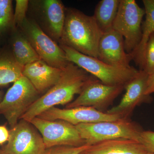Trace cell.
I'll return each mask as SVG.
<instances>
[{"mask_svg": "<svg viewBox=\"0 0 154 154\" xmlns=\"http://www.w3.org/2000/svg\"><path fill=\"white\" fill-rule=\"evenodd\" d=\"M141 70L148 75L154 71V32L150 35L146 44Z\"/></svg>", "mask_w": 154, "mask_h": 154, "instance_id": "22", "label": "cell"}, {"mask_svg": "<svg viewBox=\"0 0 154 154\" xmlns=\"http://www.w3.org/2000/svg\"><path fill=\"white\" fill-rule=\"evenodd\" d=\"M23 68L17 63L13 54L0 53V86L16 82L23 75Z\"/></svg>", "mask_w": 154, "mask_h": 154, "instance_id": "20", "label": "cell"}, {"mask_svg": "<svg viewBox=\"0 0 154 154\" xmlns=\"http://www.w3.org/2000/svg\"><path fill=\"white\" fill-rule=\"evenodd\" d=\"M80 136L90 146L104 141L127 139L139 142L142 130L130 119L82 123L75 125ZM140 143V142H139Z\"/></svg>", "mask_w": 154, "mask_h": 154, "instance_id": "4", "label": "cell"}, {"mask_svg": "<svg viewBox=\"0 0 154 154\" xmlns=\"http://www.w3.org/2000/svg\"><path fill=\"white\" fill-rule=\"evenodd\" d=\"M85 152L86 154H146L147 151L139 142L119 138L96 143Z\"/></svg>", "mask_w": 154, "mask_h": 154, "instance_id": "15", "label": "cell"}, {"mask_svg": "<svg viewBox=\"0 0 154 154\" xmlns=\"http://www.w3.org/2000/svg\"><path fill=\"white\" fill-rule=\"evenodd\" d=\"M98 59L112 66L130 68L132 60L125 48L124 38L112 28L102 34L98 47Z\"/></svg>", "mask_w": 154, "mask_h": 154, "instance_id": "13", "label": "cell"}, {"mask_svg": "<svg viewBox=\"0 0 154 154\" xmlns=\"http://www.w3.org/2000/svg\"><path fill=\"white\" fill-rule=\"evenodd\" d=\"M37 117L48 120H64L75 126L82 123L115 121L121 119L118 116L108 114L94 107L85 106L65 109L52 107Z\"/></svg>", "mask_w": 154, "mask_h": 154, "instance_id": "11", "label": "cell"}, {"mask_svg": "<svg viewBox=\"0 0 154 154\" xmlns=\"http://www.w3.org/2000/svg\"><path fill=\"white\" fill-rule=\"evenodd\" d=\"M29 122L41 134L46 149L56 146L77 147L86 144L76 126L67 122L36 117Z\"/></svg>", "mask_w": 154, "mask_h": 154, "instance_id": "8", "label": "cell"}, {"mask_svg": "<svg viewBox=\"0 0 154 154\" xmlns=\"http://www.w3.org/2000/svg\"><path fill=\"white\" fill-rule=\"evenodd\" d=\"M91 146L87 144L77 147L67 146H56L46 149L43 154H80L90 148Z\"/></svg>", "mask_w": 154, "mask_h": 154, "instance_id": "23", "label": "cell"}, {"mask_svg": "<svg viewBox=\"0 0 154 154\" xmlns=\"http://www.w3.org/2000/svg\"><path fill=\"white\" fill-rule=\"evenodd\" d=\"M0 154H8L7 153H6L5 152L2 150L0 149Z\"/></svg>", "mask_w": 154, "mask_h": 154, "instance_id": "29", "label": "cell"}, {"mask_svg": "<svg viewBox=\"0 0 154 154\" xmlns=\"http://www.w3.org/2000/svg\"><path fill=\"white\" fill-rule=\"evenodd\" d=\"M139 142L144 147L147 152L154 153V131H142Z\"/></svg>", "mask_w": 154, "mask_h": 154, "instance_id": "25", "label": "cell"}, {"mask_svg": "<svg viewBox=\"0 0 154 154\" xmlns=\"http://www.w3.org/2000/svg\"><path fill=\"white\" fill-rule=\"evenodd\" d=\"M1 149L8 154H43L46 148L34 126L21 119L11 128L8 141Z\"/></svg>", "mask_w": 154, "mask_h": 154, "instance_id": "9", "label": "cell"}, {"mask_svg": "<svg viewBox=\"0 0 154 154\" xmlns=\"http://www.w3.org/2000/svg\"><path fill=\"white\" fill-rule=\"evenodd\" d=\"M80 154H86L85 153V152H83L82 153Z\"/></svg>", "mask_w": 154, "mask_h": 154, "instance_id": "31", "label": "cell"}, {"mask_svg": "<svg viewBox=\"0 0 154 154\" xmlns=\"http://www.w3.org/2000/svg\"><path fill=\"white\" fill-rule=\"evenodd\" d=\"M13 54L19 65L24 67L41 60L30 42L23 34L16 33L12 38Z\"/></svg>", "mask_w": 154, "mask_h": 154, "instance_id": "19", "label": "cell"}, {"mask_svg": "<svg viewBox=\"0 0 154 154\" xmlns=\"http://www.w3.org/2000/svg\"><path fill=\"white\" fill-rule=\"evenodd\" d=\"M143 3L145 12V20L142 25L141 39L136 49L129 54L132 60L139 67L140 70H141L142 68L146 44L150 35L154 32V0H143Z\"/></svg>", "mask_w": 154, "mask_h": 154, "instance_id": "17", "label": "cell"}, {"mask_svg": "<svg viewBox=\"0 0 154 154\" xmlns=\"http://www.w3.org/2000/svg\"><path fill=\"white\" fill-rule=\"evenodd\" d=\"M154 93V71L148 75L146 94L148 96Z\"/></svg>", "mask_w": 154, "mask_h": 154, "instance_id": "27", "label": "cell"}, {"mask_svg": "<svg viewBox=\"0 0 154 154\" xmlns=\"http://www.w3.org/2000/svg\"><path fill=\"white\" fill-rule=\"evenodd\" d=\"M120 0H102L96 5L93 16L102 33L113 28Z\"/></svg>", "mask_w": 154, "mask_h": 154, "instance_id": "18", "label": "cell"}, {"mask_svg": "<svg viewBox=\"0 0 154 154\" xmlns=\"http://www.w3.org/2000/svg\"><path fill=\"white\" fill-rule=\"evenodd\" d=\"M148 77L145 72L139 70L125 86V94L119 104L108 109L106 113L118 116L123 119H129L135 107L150 99V96L146 94Z\"/></svg>", "mask_w": 154, "mask_h": 154, "instance_id": "12", "label": "cell"}, {"mask_svg": "<svg viewBox=\"0 0 154 154\" xmlns=\"http://www.w3.org/2000/svg\"><path fill=\"white\" fill-rule=\"evenodd\" d=\"M14 16V27H21L26 19V14L28 10L29 1L27 0H17Z\"/></svg>", "mask_w": 154, "mask_h": 154, "instance_id": "24", "label": "cell"}, {"mask_svg": "<svg viewBox=\"0 0 154 154\" xmlns=\"http://www.w3.org/2000/svg\"><path fill=\"white\" fill-rule=\"evenodd\" d=\"M94 78L79 67L70 63L63 69L58 82L36 100L21 119L29 122L55 105H68L75 95L81 94L86 85Z\"/></svg>", "mask_w": 154, "mask_h": 154, "instance_id": "1", "label": "cell"}, {"mask_svg": "<svg viewBox=\"0 0 154 154\" xmlns=\"http://www.w3.org/2000/svg\"><path fill=\"white\" fill-rule=\"evenodd\" d=\"M64 69L51 66L40 60L24 66L22 75L40 93L49 90L58 82Z\"/></svg>", "mask_w": 154, "mask_h": 154, "instance_id": "14", "label": "cell"}, {"mask_svg": "<svg viewBox=\"0 0 154 154\" xmlns=\"http://www.w3.org/2000/svg\"><path fill=\"white\" fill-rule=\"evenodd\" d=\"M42 9L51 35L59 40L65 21L63 5L58 0H45L42 3Z\"/></svg>", "mask_w": 154, "mask_h": 154, "instance_id": "16", "label": "cell"}, {"mask_svg": "<svg viewBox=\"0 0 154 154\" xmlns=\"http://www.w3.org/2000/svg\"><path fill=\"white\" fill-rule=\"evenodd\" d=\"M4 97V93L2 91H0V103L2 102Z\"/></svg>", "mask_w": 154, "mask_h": 154, "instance_id": "28", "label": "cell"}, {"mask_svg": "<svg viewBox=\"0 0 154 154\" xmlns=\"http://www.w3.org/2000/svg\"><path fill=\"white\" fill-rule=\"evenodd\" d=\"M145 15L135 0H120L113 29L124 38L125 48L131 54L138 46L142 35V23Z\"/></svg>", "mask_w": 154, "mask_h": 154, "instance_id": "6", "label": "cell"}, {"mask_svg": "<svg viewBox=\"0 0 154 154\" xmlns=\"http://www.w3.org/2000/svg\"><path fill=\"white\" fill-rule=\"evenodd\" d=\"M12 1L0 0V36L14 27Z\"/></svg>", "mask_w": 154, "mask_h": 154, "instance_id": "21", "label": "cell"}, {"mask_svg": "<svg viewBox=\"0 0 154 154\" xmlns=\"http://www.w3.org/2000/svg\"><path fill=\"white\" fill-rule=\"evenodd\" d=\"M20 28L42 60L51 66L65 68L70 63L65 53L33 20L26 18Z\"/></svg>", "mask_w": 154, "mask_h": 154, "instance_id": "7", "label": "cell"}, {"mask_svg": "<svg viewBox=\"0 0 154 154\" xmlns=\"http://www.w3.org/2000/svg\"><path fill=\"white\" fill-rule=\"evenodd\" d=\"M39 94L23 75L8 90L0 103V114L5 116L11 128L17 124L29 107L39 98Z\"/></svg>", "mask_w": 154, "mask_h": 154, "instance_id": "5", "label": "cell"}, {"mask_svg": "<svg viewBox=\"0 0 154 154\" xmlns=\"http://www.w3.org/2000/svg\"><path fill=\"white\" fill-rule=\"evenodd\" d=\"M146 154H154V153L149 152H147V153Z\"/></svg>", "mask_w": 154, "mask_h": 154, "instance_id": "30", "label": "cell"}, {"mask_svg": "<svg viewBox=\"0 0 154 154\" xmlns=\"http://www.w3.org/2000/svg\"><path fill=\"white\" fill-rule=\"evenodd\" d=\"M68 60L83 69L103 84L125 88L139 70L131 66L122 68L107 64L97 58L82 54L75 50L61 44Z\"/></svg>", "mask_w": 154, "mask_h": 154, "instance_id": "3", "label": "cell"}, {"mask_svg": "<svg viewBox=\"0 0 154 154\" xmlns=\"http://www.w3.org/2000/svg\"><path fill=\"white\" fill-rule=\"evenodd\" d=\"M102 31L93 16L75 9H69L60 41L85 55L98 58Z\"/></svg>", "mask_w": 154, "mask_h": 154, "instance_id": "2", "label": "cell"}, {"mask_svg": "<svg viewBox=\"0 0 154 154\" xmlns=\"http://www.w3.org/2000/svg\"><path fill=\"white\" fill-rule=\"evenodd\" d=\"M124 89L121 86L105 85L95 78L86 85L75 100L68 104L66 108L91 107L105 112Z\"/></svg>", "mask_w": 154, "mask_h": 154, "instance_id": "10", "label": "cell"}, {"mask_svg": "<svg viewBox=\"0 0 154 154\" xmlns=\"http://www.w3.org/2000/svg\"><path fill=\"white\" fill-rule=\"evenodd\" d=\"M10 137V131L5 125H0V145L8 141Z\"/></svg>", "mask_w": 154, "mask_h": 154, "instance_id": "26", "label": "cell"}]
</instances>
